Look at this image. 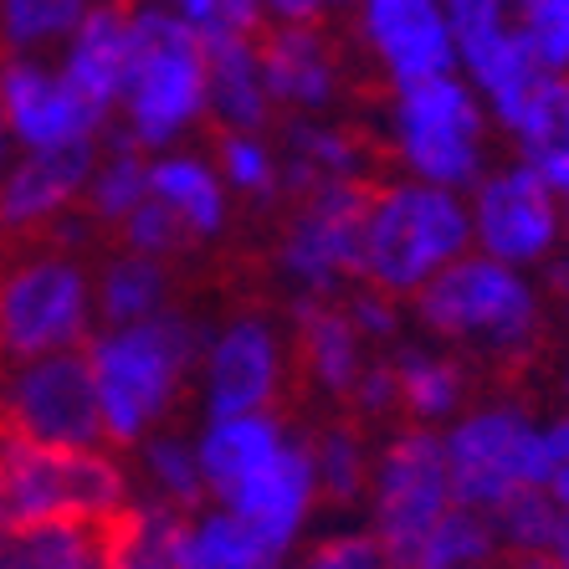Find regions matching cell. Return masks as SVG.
Listing matches in <instances>:
<instances>
[{"label": "cell", "instance_id": "obj_17", "mask_svg": "<svg viewBox=\"0 0 569 569\" xmlns=\"http://www.w3.org/2000/svg\"><path fill=\"white\" fill-rule=\"evenodd\" d=\"M93 164L98 139L62 149H21V159L0 170V226L6 231H37V226L57 221L88 190Z\"/></svg>", "mask_w": 569, "mask_h": 569}, {"label": "cell", "instance_id": "obj_49", "mask_svg": "<svg viewBox=\"0 0 569 569\" xmlns=\"http://www.w3.org/2000/svg\"><path fill=\"white\" fill-rule=\"evenodd\" d=\"M11 549H16V529L0 518V569H11Z\"/></svg>", "mask_w": 569, "mask_h": 569}, {"label": "cell", "instance_id": "obj_51", "mask_svg": "<svg viewBox=\"0 0 569 569\" xmlns=\"http://www.w3.org/2000/svg\"><path fill=\"white\" fill-rule=\"evenodd\" d=\"M88 6H129V0H88Z\"/></svg>", "mask_w": 569, "mask_h": 569}, {"label": "cell", "instance_id": "obj_36", "mask_svg": "<svg viewBox=\"0 0 569 569\" xmlns=\"http://www.w3.org/2000/svg\"><path fill=\"white\" fill-rule=\"evenodd\" d=\"M313 462H318V492L329 503L349 508L370 492V457H365V441L349 431V426H333L313 441Z\"/></svg>", "mask_w": 569, "mask_h": 569}, {"label": "cell", "instance_id": "obj_33", "mask_svg": "<svg viewBox=\"0 0 569 569\" xmlns=\"http://www.w3.org/2000/svg\"><path fill=\"white\" fill-rule=\"evenodd\" d=\"M139 462H144V482L159 503L190 508L196 513L211 488H206V467H200V447L190 437H174V431H149L139 441Z\"/></svg>", "mask_w": 569, "mask_h": 569}, {"label": "cell", "instance_id": "obj_2", "mask_svg": "<svg viewBox=\"0 0 569 569\" xmlns=\"http://www.w3.org/2000/svg\"><path fill=\"white\" fill-rule=\"evenodd\" d=\"M129 21H133V62H129V88H123V103L113 119L144 154H159V149L180 144L200 119H211L206 37L164 0L133 6Z\"/></svg>", "mask_w": 569, "mask_h": 569}, {"label": "cell", "instance_id": "obj_6", "mask_svg": "<svg viewBox=\"0 0 569 569\" xmlns=\"http://www.w3.org/2000/svg\"><path fill=\"white\" fill-rule=\"evenodd\" d=\"M482 103L477 88L457 72L421 82H400L390 103V144H396L406 174L431 180V186L472 190L482 180Z\"/></svg>", "mask_w": 569, "mask_h": 569}, {"label": "cell", "instance_id": "obj_28", "mask_svg": "<svg viewBox=\"0 0 569 569\" xmlns=\"http://www.w3.org/2000/svg\"><path fill=\"white\" fill-rule=\"evenodd\" d=\"M103 133H108V154L93 164V180H88L82 200H88L93 226H123L149 200V154L119 123Z\"/></svg>", "mask_w": 569, "mask_h": 569}, {"label": "cell", "instance_id": "obj_53", "mask_svg": "<svg viewBox=\"0 0 569 569\" xmlns=\"http://www.w3.org/2000/svg\"><path fill=\"white\" fill-rule=\"evenodd\" d=\"M565 200H569V196H565Z\"/></svg>", "mask_w": 569, "mask_h": 569}, {"label": "cell", "instance_id": "obj_52", "mask_svg": "<svg viewBox=\"0 0 569 569\" xmlns=\"http://www.w3.org/2000/svg\"><path fill=\"white\" fill-rule=\"evenodd\" d=\"M565 390H569V375H565Z\"/></svg>", "mask_w": 569, "mask_h": 569}, {"label": "cell", "instance_id": "obj_19", "mask_svg": "<svg viewBox=\"0 0 569 569\" xmlns=\"http://www.w3.org/2000/svg\"><path fill=\"white\" fill-rule=\"evenodd\" d=\"M257 52H262V78L272 103L292 108V113H323L339 98V67L313 21H278L257 41Z\"/></svg>", "mask_w": 569, "mask_h": 569}, {"label": "cell", "instance_id": "obj_11", "mask_svg": "<svg viewBox=\"0 0 569 569\" xmlns=\"http://www.w3.org/2000/svg\"><path fill=\"white\" fill-rule=\"evenodd\" d=\"M375 186L365 180H318L303 196L282 237V272L308 298H333L345 282L365 278V211Z\"/></svg>", "mask_w": 569, "mask_h": 569}, {"label": "cell", "instance_id": "obj_21", "mask_svg": "<svg viewBox=\"0 0 569 569\" xmlns=\"http://www.w3.org/2000/svg\"><path fill=\"white\" fill-rule=\"evenodd\" d=\"M149 196L164 200L180 226H186V237L206 241V237H221L226 231V216H231V186H226V174L216 170L211 159L200 154H186V149H159L149 154Z\"/></svg>", "mask_w": 569, "mask_h": 569}, {"label": "cell", "instance_id": "obj_46", "mask_svg": "<svg viewBox=\"0 0 569 569\" xmlns=\"http://www.w3.org/2000/svg\"><path fill=\"white\" fill-rule=\"evenodd\" d=\"M543 437H549V451H555V467L569 462V416L555 421V426H543Z\"/></svg>", "mask_w": 569, "mask_h": 569}, {"label": "cell", "instance_id": "obj_23", "mask_svg": "<svg viewBox=\"0 0 569 569\" xmlns=\"http://www.w3.org/2000/svg\"><path fill=\"white\" fill-rule=\"evenodd\" d=\"M282 441H288V431H282L278 416H267V411L206 416V431L196 437V447H200V467H206L211 503L237 482V477H247L257 462H267Z\"/></svg>", "mask_w": 569, "mask_h": 569}, {"label": "cell", "instance_id": "obj_45", "mask_svg": "<svg viewBox=\"0 0 569 569\" xmlns=\"http://www.w3.org/2000/svg\"><path fill=\"white\" fill-rule=\"evenodd\" d=\"M164 6H174V11L186 16L200 37H206V31H211V21H216V0H164Z\"/></svg>", "mask_w": 569, "mask_h": 569}, {"label": "cell", "instance_id": "obj_12", "mask_svg": "<svg viewBox=\"0 0 569 569\" xmlns=\"http://www.w3.org/2000/svg\"><path fill=\"white\" fill-rule=\"evenodd\" d=\"M472 247L513 267L549 262L559 247V190L533 164H503L472 186Z\"/></svg>", "mask_w": 569, "mask_h": 569}, {"label": "cell", "instance_id": "obj_20", "mask_svg": "<svg viewBox=\"0 0 569 569\" xmlns=\"http://www.w3.org/2000/svg\"><path fill=\"white\" fill-rule=\"evenodd\" d=\"M206 78H211V119L221 129H267L278 103L267 93L257 37H241V31L206 37Z\"/></svg>", "mask_w": 569, "mask_h": 569}, {"label": "cell", "instance_id": "obj_47", "mask_svg": "<svg viewBox=\"0 0 569 569\" xmlns=\"http://www.w3.org/2000/svg\"><path fill=\"white\" fill-rule=\"evenodd\" d=\"M549 565L569 569V508H565V518H559V539H555V555H549Z\"/></svg>", "mask_w": 569, "mask_h": 569}, {"label": "cell", "instance_id": "obj_37", "mask_svg": "<svg viewBox=\"0 0 569 569\" xmlns=\"http://www.w3.org/2000/svg\"><path fill=\"white\" fill-rule=\"evenodd\" d=\"M216 170L226 174V186L237 196H278L282 190V164L278 154L267 149V139H257L252 129H226L221 133V149H216Z\"/></svg>", "mask_w": 569, "mask_h": 569}, {"label": "cell", "instance_id": "obj_10", "mask_svg": "<svg viewBox=\"0 0 569 569\" xmlns=\"http://www.w3.org/2000/svg\"><path fill=\"white\" fill-rule=\"evenodd\" d=\"M451 498V472H447V441L431 426L400 431L390 447L375 457L370 467V518L375 539L385 543L390 565H411L421 539L431 533Z\"/></svg>", "mask_w": 569, "mask_h": 569}, {"label": "cell", "instance_id": "obj_44", "mask_svg": "<svg viewBox=\"0 0 569 569\" xmlns=\"http://www.w3.org/2000/svg\"><path fill=\"white\" fill-rule=\"evenodd\" d=\"M272 21H318L323 11H333L329 0H262Z\"/></svg>", "mask_w": 569, "mask_h": 569}, {"label": "cell", "instance_id": "obj_29", "mask_svg": "<svg viewBox=\"0 0 569 569\" xmlns=\"http://www.w3.org/2000/svg\"><path fill=\"white\" fill-rule=\"evenodd\" d=\"M93 288L103 323H139V318H154L170 308V267H164V257H144L123 247V257H113L98 272Z\"/></svg>", "mask_w": 569, "mask_h": 569}, {"label": "cell", "instance_id": "obj_3", "mask_svg": "<svg viewBox=\"0 0 569 569\" xmlns=\"http://www.w3.org/2000/svg\"><path fill=\"white\" fill-rule=\"evenodd\" d=\"M472 252V200L431 180L375 186L365 211V278L375 288L416 298L447 262Z\"/></svg>", "mask_w": 569, "mask_h": 569}, {"label": "cell", "instance_id": "obj_7", "mask_svg": "<svg viewBox=\"0 0 569 569\" xmlns=\"http://www.w3.org/2000/svg\"><path fill=\"white\" fill-rule=\"evenodd\" d=\"M447 472L451 498L472 508H503L523 488H549L555 451L549 437L518 406H482L451 421L447 437Z\"/></svg>", "mask_w": 569, "mask_h": 569}, {"label": "cell", "instance_id": "obj_8", "mask_svg": "<svg viewBox=\"0 0 569 569\" xmlns=\"http://www.w3.org/2000/svg\"><path fill=\"white\" fill-rule=\"evenodd\" d=\"M98 323V288L72 257H31L0 278V355L37 359L82 349Z\"/></svg>", "mask_w": 569, "mask_h": 569}, {"label": "cell", "instance_id": "obj_25", "mask_svg": "<svg viewBox=\"0 0 569 569\" xmlns=\"http://www.w3.org/2000/svg\"><path fill=\"white\" fill-rule=\"evenodd\" d=\"M288 139V159H282V190L303 200L318 180H365V144L349 129H329L313 123L308 113L282 129Z\"/></svg>", "mask_w": 569, "mask_h": 569}, {"label": "cell", "instance_id": "obj_34", "mask_svg": "<svg viewBox=\"0 0 569 569\" xmlns=\"http://www.w3.org/2000/svg\"><path fill=\"white\" fill-rule=\"evenodd\" d=\"M559 518H565V503L549 488H523L503 508H492L503 549H513L518 559H533V565H549V555H555Z\"/></svg>", "mask_w": 569, "mask_h": 569}, {"label": "cell", "instance_id": "obj_15", "mask_svg": "<svg viewBox=\"0 0 569 569\" xmlns=\"http://www.w3.org/2000/svg\"><path fill=\"white\" fill-rule=\"evenodd\" d=\"M216 503L237 508L257 533H262L282 559L292 555V543L303 539L308 518L318 503V462H313V441L288 437L267 462H257L247 477H237Z\"/></svg>", "mask_w": 569, "mask_h": 569}, {"label": "cell", "instance_id": "obj_26", "mask_svg": "<svg viewBox=\"0 0 569 569\" xmlns=\"http://www.w3.org/2000/svg\"><path fill=\"white\" fill-rule=\"evenodd\" d=\"M113 565V523H93L78 513L41 518L16 533L11 569H98Z\"/></svg>", "mask_w": 569, "mask_h": 569}, {"label": "cell", "instance_id": "obj_24", "mask_svg": "<svg viewBox=\"0 0 569 569\" xmlns=\"http://www.w3.org/2000/svg\"><path fill=\"white\" fill-rule=\"evenodd\" d=\"M513 144L523 164H533L559 196H569V72H543L533 82L529 108L513 123Z\"/></svg>", "mask_w": 569, "mask_h": 569}, {"label": "cell", "instance_id": "obj_35", "mask_svg": "<svg viewBox=\"0 0 569 569\" xmlns=\"http://www.w3.org/2000/svg\"><path fill=\"white\" fill-rule=\"evenodd\" d=\"M88 0H0V37L21 57H41L62 47L82 21Z\"/></svg>", "mask_w": 569, "mask_h": 569}, {"label": "cell", "instance_id": "obj_32", "mask_svg": "<svg viewBox=\"0 0 569 569\" xmlns=\"http://www.w3.org/2000/svg\"><path fill=\"white\" fill-rule=\"evenodd\" d=\"M400 375V406L416 416L421 426L431 421H451L467 400V370L447 355H431V349H406L396 359Z\"/></svg>", "mask_w": 569, "mask_h": 569}, {"label": "cell", "instance_id": "obj_14", "mask_svg": "<svg viewBox=\"0 0 569 569\" xmlns=\"http://www.w3.org/2000/svg\"><path fill=\"white\" fill-rule=\"evenodd\" d=\"M282 390V339L267 318H231L211 329L200 355V406L206 416L267 411Z\"/></svg>", "mask_w": 569, "mask_h": 569}, {"label": "cell", "instance_id": "obj_27", "mask_svg": "<svg viewBox=\"0 0 569 569\" xmlns=\"http://www.w3.org/2000/svg\"><path fill=\"white\" fill-rule=\"evenodd\" d=\"M282 555L237 513V508H196L180 549V569H272Z\"/></svg>", "mask_w": 569, "mask_h": 569}, {"label": "cell", "instance_id": "obj_16", "mask_svg": "<svg viewBox=\"0 0 569 569\" xmlns=\"http://www.w3.org/2000/svg\"><path fill=\"white\" fill-rule=\"evenodd\" d=\"M355 6L359 31L396 88L457 72V37H451L447 0H355Z\"/></svg>", "mask_w": 569, "mask_h": 569}, {"label": "cell", "instance_id": "obj_13", "mask_svg": "<svg viewBox=\"0 0 569 569\" xmlns=\"http://www.w3.org/2000/svg\"><path fill=\"white\" fill-rule=\"evenodd\" d=\"M0 108L11 123V139L21 149H62L88 144L108 129V113L62 78V67H47L41 57H21L0 67Z\"/></svg>", "mask_w": 569, "mask_h": 569}, {"label": "cell", "instance_id": "obj_5", "mask_svg": "<svg viewBox=\"0 0 569 569\" xmlns=\"http://www.w3.org/2000/svg\"><path fill=\"white\" fill-rule=\"evenodd\" d=\"M57 513L119 523L129 513V477L103 447H41L11 431L0 441V518L21 533Z\"/></svg>", "mask_w": 569, "mask_h": 569}, {"label": "cell", "instance_id": "obj_39", "mask_svg": "<svg viewBox=\"0 0 569 569\" xmlns=\"http://www.w3.org/2000/svg\"><path fill=\"white\" fill-rule=\"evenodd\" d=\"M119 237L129 252H144V257H170L180 241H186V226H180V216L164 206V200L149 196L139 211L129 216V221L119 226Z\"/></svg>", "mask_w": 569, "mask_h": 569}, {"label": "cell", "instance_id": "obj_48", "mask_svg": "<svg viewBox=\"0 0 569 569\" xmlns=\"http://www.w3.org/2000/svg\"><path fill=\"white\" fill-rule=\"evenodd\" d=\"M549 288L569 298V257H555V262H549Z\"/></svg>", "mask_w": 569, "mask_h": 569}, {"label": "cell", "instance_id": "obj_43", "mask_svg": "<svg viewBox=\"0 0 569 569\" xmlns=\"http://www.w3.org/2000/svg\"><path fill=\"white\" fill-rule=\"evenodd\" d=\"M267 21L262 0H216V21L206 37H221V31H241V37H257V27Z\"/></svg>", "mask_w": 569, "mask_h": 569}, {"label": "cell", "instance_id": "obj_42", "mask_svg": "<svg viewBox=\"0 0 569 569\" xmlns=\"http://www.w3.org/2000/svg\"><path fill=\"white\" fill-rule=\"evenodd\" d=\"M349 400H355L359 416H390L400 406V375L396 365H365L355 380V390H349Z\"/></svg>", "mask_w": 569, "mask_h": 569}, {"label": "cell", "instance_id": "obj_31", "mask_svg": "<svg viewBox=\"0 0 569 569\" xmlns=\"http://www.w3.org/2000/svg\"><path fill=\"white\" fill-rule=\"evenodd\" d=\"M498 549H503V539H498V523H492L488 508L451 503L447 513L431 523V533L421 539L411 569H467V565H488Z\"/></svg>", "mask_w": 569, "mask_h": 569}, {"label": "cell", "instance_id": "obj_50", "mask_svg": "<svg viewBox=\"0 0 569 569\" xmlns=\"http://www.w3.org/2000/svg\"><path fill=\"white\" fill-rule=\"evenodd\" d=\"M11 123H6V108H0V170H6V164H11Z\"/></svg>", "mask_w": 569, "mask_h": 569}, {"label": "cell", "instance_id": "obj_18", "mask_svg": "<svg viewBox=\"0 0 569 569\" xmlns=\"http://www.w3.org/2000/svg\"><path fill=\"white\" fill-rule=\"evenodd\" d=\"M57 67L62 78L78 88L88 103H98L113 119L129 88V62H133V21L123 6H88L72 37L57 47Z\"/></svg>", "mask_w": 569, "mask_h": 569}, {"label": "cell", "instance_id": "obj_22", "mask_svg": "<svg viewBox=\"0 0 569 569\" xmlns=\"http://www.w3.org/2000/svg\"><path fill=\"white\" fill-rule=\"evenodd\" d=\"M292 323L303 339V365L323 396H345L355 390L359 370H365V333L355 329V318L345 308H329L323 298L298 292L292 303Z\"/></svg>", "mask_w": 569, "mask_h": 569}, {"label": "cell", "instance_id": "obj_41", "mask_svg": "<svg viewBox=\"0 0 569 569\" xmlns=\"http://www.w3.org/2000/svg\"><path fill=\"white\" fill-rule=\"evenodd\" d=\"M308 565H318V569H375V565H390L385 559V543L375 539V529L365 533H333V539H323L308 555Z\"/></svg>", "mask_w": 569, "mask_h": 569}, {"label": "cell", "instance_id": "obj_40", "mask_svg": "<svg viewBox=\"0 0 569 569\" xmlns=\"http://www.w3.org/2000/svg\"><path fill=\"white\" fill-rule=\"evenodd\" d=\"M349 318H355V329L365 333V345H385V339H396L400 333V308H396V292L375 288V282H365V288L349 298L345 308Z\"/></svg>", "mask_w": 569, "mask_h": 569}, {"label": "cell", "instance_id": "obj_30", "mask_svg": "<svg viewBox=\"0 0 569 569\" xmlns=\"http://www.w3.org/2000/svg\"><path fill=\"white\" fill-rule=\"evenodd\" d=\"M186 529H190V508L149 498L144 508H129V513L113 523V565H123V569H180Z\"/></svg>", "mask_w": 569, "mask_h": 569}, {"label": "cell", "instance_id": "obj_38", "mask_svg": "<svg viewBox=\"0 0 569 569\" xmlns=\"http://www.w3.org/2000/svg\"><path fill=\"white\" fill-rule=\"evenodd\" d=\"M543 72H569V0H513Z\"/></svg>", "mask_w": 569, "mask_h": 569}, {"label": "cell", "instance_id": "obj_4", "mask_svg": "<svg viewBox=\"0 0 569 569\" xmlns=\"http://www.w3.org/2000/svg\"><path fill=\"white\" fill-rule=\"evenodd\" d=\"M416 318L447 345L508 365L529 355L539 339V292L523 278V267L488 252H462L416 292Z\"/></svg>", "mask_w": 569, "mask_h": 569}, {"label": "cell", "instance_id": "obj_1", "mask_svg": "<svg viewBox=\"0 0 569 569\" xmlns=\"http://www.w3.org/2000/svg\"><path fill=\"white\" fill-rule=\"evenodd\" d=\"M206 339L211 329L170 308L139 323L93 329L88 359H93L98 406H103V437L113 447H139L149 431H159V421H170L190 370H200Z\"/></svg>", "mask_w": 569, "mask_h": 569}, {"label": "cell", "instance_id": "obj_9", "mask_svg": "<svg viewBox=\"0 0 569 569\" xmlns=\"http://www.w3.org/2000/svg\"><path fill=\"white\" fill-rule=\"evenodd\" d=\"M0 421L41 447H103V406L88 345L16 359V370L0 385Z\"/></svg>", "mask_w": 569, "mask_h": 569}]
</instances>
